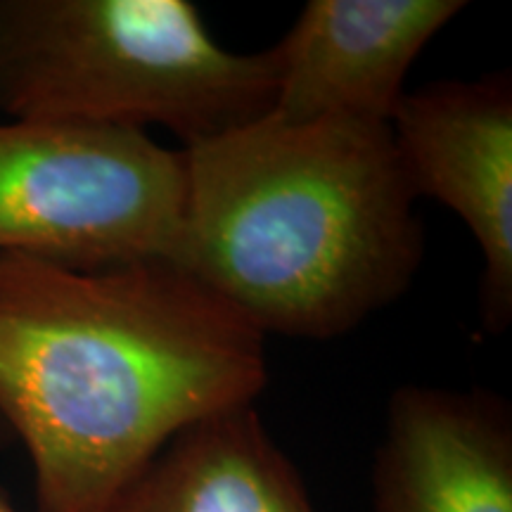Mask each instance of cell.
Masks as SVG:
<instances>
[{
	"label": "cell",
	"mask_w": 512,
	"mask_h": 512,
	"mask_svg": "<svg viewBox=\"0 0 512 512\" xmlns=\"http://www.w3.org/2000/svg\"><path fill=\"white\" fill-rule=\"evenodd\" d=\"M264 342L174 261L0 254V420L27 446L38 512H110L176 434L254 406Z\"/></svg>",
	"instance_id": "obj_1"
},
{
	"label": "cell",
	"mask_w": 512,
	"mask_h": 512,
	"mask_svg": "<svg viewBox=\"0 0 512 512\" xmlns=\"http://www.w3.org/2000/svg\"><path fill=\"white\" fill-rule=\"evenodd\" d=\"M183 159L176 264L264 337L347 335L411 287L425 233L384 121L268 112Z\"/></svg>",
	"instance_id": "obj_2"
},
{
	"label": "cell",
	"mask_w": 512,
	"mask_h": 512,
	"mask_svg": "<svg viewBox=\"0 0 512 512\" xmlns=\"http://www.w3.org/2000/svg\"><path fill=\"white\" fill-rule=\"evenodd\" d=\"M275 60L214 41L188 0H0L8 119L164 126L190 147L271 112Z\"/></svg>",
	"instance_id": "obj_3"
},
{
	"label": "cell",
	"mask_w": 512,
	"mask_h": 512,
	"mask_svg": "<svg viewBox=\"0 0 512 512\" xmlns=\"http://www.w3.org/2000/svg\"><path fill=\"white\" fill-rule=\"evenodd\" d=\"M183 150L147 131L0 119V254L72 271L174 261Z\"/></svg>",
	"instance_id": "obj_4"
},
{
	"label": "cell",
	"mask_w": 512,
	"mask_h": 512,
	"mask_svg": "<svg viewBox=\"0 0 512 512\" xmlns=\"http://www.w3.org/2000/svg\"><path fill=\"white\" fill-rule=\"evenodd\" d=\"M389 126L413 195L444 204L477 240L479 313L503 335L512 320L510 72L406 93Z\"/></svg>",
	"instance_id": "obj_5"
},
{
	"label": "cell",
	"mask_w": 512,
	"mask_h": 512,
	"mask_svg": "<svg viewBox=\"0 0 512 512\" xmlns=\"http://www.w3.org/2000/svg\"><path fill=\"white\" fill-rule=\"evenodd\" d=\"M465 8L463 0H309L271 46V112L292 124H389L413 62Z\"/></svg>",
	"instance_id": "obj_6"
},
{
	"label": "cell",
	"mask_w": 512,
	"mask_h": 512,
	"mask_svg": "<svg viewBox=\"0 0 512 512\" xmlns=\"http://www.w3.org/2000/svg\"><path fill=\"white\" fill-rule=\"evenodd\" d=\"M373 512H512V418L503 399L396 389L373 458Z\"/></svg>",
	"instance_id": "obj_7"
},
{
	"label": "cell",
	"mask_w": 512,
	"mask_h": 512,
	"mask_svg": "<svg viewBox=\"0 0 512 512\" xmlns=\"http://www.w3.org/2000/svg\"><path fill=\"white\" fill-rule=\"evenodd\" d=\"M110 512H316L254 406L176 434Z\"/></svg>",
	"instance_id": "obj_8"
},
{
	"label": "cell",
	"mask_w": 512,
	"mask_h": 512,
	"mask_svg": "<svg viewBox=\"0 0 512 512\" xmlns=\"http://www.w3.org/2000/svg\"><path fill=\"white\" fill-rule=\"evenodd\" d=\"M0 512H17L15 505H12L8 498H5L3 491H0Z\"/></svg>",
	"instance_id": "obj_9"
},
{
	"label": "cell",
	"mask_w": 512,
	"mask_h": 512,
	"mask_svg": "<svg viewBox=\"0 0 512 512\" xmlns=\"http://www.w3.org/2000/svg\"><path fill=\"white\" fill-rule=\"evenodd\" d=\"M5 432H8V427H5V425H3V420H0V441L5 439Z\"/></svg>",
	"instance_id": "obj_10"
}]
</instances>
